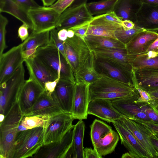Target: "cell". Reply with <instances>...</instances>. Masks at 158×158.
I'll return each mask as SVG.
<instances>
[{"mask_svg": "<svg viewBox=\"0 0 158 158\" xmlns=\"http://www.w3.org/2000/svg\"><path fill=\"white\" fill-rule=\"evenodd\" d=\"M95 56L119 64L127 68L132 70L130 64L129 55L126 49L113 48H98L93 50Z\"/></svg>", "mask_w": 158, "mask_h": 158, "instance_id": "obj_29", "label": "cell"}, {"mask_svg": "<svg viewBox=\"0 0 158 158\" xmlns=\"http://www.w3.org/2000/svg\"><path fill=\"white\" fill-rule=\"evenodd\" d=\"M44 128L38 127L19 132L14 144L12 158L32 157L44 145Z\"/></svg>", "mask_w": 158, "mask_h": 158, "instance_id": "obj_4", "label": "cell"}, {"mask_svg": "<svg viewBox=\"0 0 158 158\" xmlns=\"http://www.w3.org/2000/svg\"><path fill=\"white\" fill-rule=\"evenodd\" d=\"M94 64L96 70L100 74L134 85L132 70L119 64L95 56Z\"/></svg>", "mask_w": 158, "mask_h": 158, "instance_id": "obj_9", "label": "cell"}, {"mask_svg": "<svg viewBox=\"0 0 158 158\" xmlns=\"http://www.w3.org/2000/svg\"><path fill=\"white\" fill-rule=\"evenodd\" d=\"M75 83L60 79L52 94L62 111L72 114Z\"/></svg>", "mask_w": 158, "mask_h": 158, "instance_id": "obj_17", "label": "cell"}, {"mask_svg": "<svg viewBox=\"0 0 158 158\" xmlns=\"http://www.w3.org/2000/svg\"><path fill=\"white\" fill-rule=\"evenodd\" d=\"M35 56L58 76L59 79L76 83L71 67L67 60L54 45L51 42L38 48Z\"/></svg>", "mask_w": 158, "mask_h": 158, "instance_id": "obj_5", "label": "cell"}, {"mask_svg": "<svg viewBox=\"0 0 158 158\" xmlns=\"http://www.w3.org/2000/svg\"><path fill=\"white\" fill-rule=\"evenodd\" d=\"M149 93L153 100V102L152 104H149L158 112V90Z\"/></svg>", "mask_w": 158, "mask_h": 158, "instance_id": "obj_52", "label": "cell"}, {"mask_svg": "<svg viewBox=\"0 0 158 158\" xmlns=\"http://www.w3.org/2000/svg\"><path fill=\"white\" fill-rule=\"evenodd\" d=\"M25 70L23 64L6 81L0 84V114L5 116L17 102L25 80Z\"/></svg>", "mask_w": 158, "mask_h": 158, "instance_id": "obj_6", "label": "cell"}, {"mask_svg": "<svg viewBox=\"0 0 158 158\" xmlns=\"http://www.w3.org/2000/svg\"><path fill=\"white\" fill-rule=\"evenodd\" d=\"M129 56V61L132 68H148L158 69V55L148 52L136 56Z\"/></svg>", "mask_w": 158, "mask_h": 158, "instance_id": "obj_33", "label": "cell"}, {"mask_svg": "<svg viewBox=\"0 0 158 158\" xmlns=\"http://www.w3.org/2000/svg\"><path fill=\"white\" fill-rule=\"evenodd\" d=\"M121 26L120 24L106 19L101 15H97L90 22L86 36H103L116 39L114 32Z\"/></svg>", "mask_w": 158, "mask_h": 158, "instance_id": "obj_24", "label": "cell"}, {"mask_svg": "<svg viewBox=\"0 0 158 158\" xmlns=\"http://www.w3.org/2000/svg\"><path fill=\"white\" fill-rule=\"evenodd\" d=\"M145 30L136 26L132 28L125 30L121 26L114 32L116 39L125 45L138 32Z\"/></svg>", "mask_w": 158, "mask_h": 158, "instance_id": "obj_37", "label": "cell"}, {"mask_svg": "<svg viewBox=\"0 0 158 158\" xmlns=\"http://www.w3.org/2000/svg\"><path fill=\"white\" fill-rule=\"evenodd\" d=\"M28 14L33 25L32 34L56 28L61 14L50 6L29 10Z\"/></svg>", "mask_w": 158, "mask_h": 158, "instance_id": "obj_8", "label": "cell"}, {"mask_svg": "<svg viewBox=\"0 0 158 158\" xmlns=\"http://www.w3.org/2000/svg\"><path fill=\"white\" fill-rule=\"evenodd\" d=\"M118 0H102L86 4V8L92 15H99L113 11Z\"/></svg>", "mask_w": 158, "mask_h": 158, "instance_id": "obj_34", "label": "cell"}, {"mask_svg": "<svg viewBox=\"0 0 158 158\" xmlns=\"http://www.w3.org/2000/svg\"><path fill=\"white\" fill-rule=\"evenodd\" d=\"M74 127L68 131L60 141L44 145L32 157L65 158L72 144Z\"/></svg>", "mask_w": 158, "mask_h": 158, "instance_id": "obj_15", "label": "cell"}, {"mask_svg": "<svg viewBox=\"0 0 158 158\" xmlns=\"http://www.w3.org/2000/svg\"><path fill=\"white\" fill-rule=\"evenodd\" d=\"M72 114L63 111L51 116L47 127L44 128V145L60 141L74 125Z\"/></svg>", "mask_w": 158, "mask_h": 158, "instance_id": "obj_7", "label": "cell"}, {"mask_svg": "<svg viewBox=\"0 0 158 158\" xmlns=\"http://www.w3.org/2000/svg\"><path fill=\"white\" fill-rule=\"evenodd\" d=\"M29 27L27 24L23 23L19 27L18 30V37L23 42L29 36L28 29Z\"/></svg>", "mask_w": 158, "mask_h": 158, "instance_id": "obj_47", "label": "cell"}, {"mask_svg": "<svg viewBox=\"0 0 158 158\" xmlns=\"http://www.w3.org/2000/svg\"><path fill=\"white\" fill-rule=\"evenodd\" d=\"M84 158H102L97 151L94 148H86L84 149Z\"/></svg>", "mask_w": 158, "mask_h": 158, "instance_id": "obj_50", "label": "cell"}, {"mask_svg": "<svg viewBox=\"0 0 158 158\" xmlns=\"http://www.w3.org/2000/svg\"><path fill=\"white\" fill-rule=\"evenodd\" d=\"M44 91V89L32 77L25 80L20 91L17 102L24 115L34 105Z\"/></svg>", "mask_w": 158, "mask_h": 158, "instance_id": "obj_13", "label": "cell"}, {"mask_svg": "<svg viewBox=\"0 0 158 158\" xmlns=\"http://www.w3.org/2000/svg\"><path fill=\"white\" fill-rule=\"evenodd\" d=\"M121 26L124 29L128 30L134 27L135 26V24L131 21L125 20L123 21Z\"/></svg>", "mask_w": 158, "mask_h": 158, "instance_id": "obj_54", "label": "cell"}, {"mask_svg": "<svg viewBox=\"0 0 158 158\" xmlns=\"http://www.w3.org/2000/svg\"><path fill=\"white\" fill-rule=\"evenodd\" d=\"M57 0H42L43 5L45 6H49L54 3Z\"/></svg>", "mask_w": 158, "mask_h": 158, "instance_id": "obj_58", "label": "cell"}, {"mask_svg": "<svg viewBox=\"0 0 158 158\" xmlns=\"http://www.w3.org/2000/svg\"><path fill=\"white\" fill-rule=\"evenodd\" d=\"M74 0H57L54 3L50 6L61 14L71 5Z\"/></svg>", "mask_w": 158, "mask_h": 158, "instance_id": "obj_43", "label": "cell"}, {"mask_svg": "<svg viewBox=\"0 0 158 158\" xmlns=\"http://www.w3.org/2000/svg\"><path fill=\"white\" fill-rule=\"evenodd\" d=\"M147 129L149 132V137L151 143L158 153V135Z\"/></svg>", "mask_w": 158, "mask_h": 158, "instance_id": "obj_51", "label": "cell"}, {"mask_svg": "<svg viewBox=\"0 0 158 158\" xmlns=\"http://www.w3.org/2000/svg\"><path fill=\"white\" fill-rule=\"evenodd\" d=\"M50 41V31L37 34H31L23 47V55L25 60L35 56L37 48L48 44Z\"/></svg>", "mask_w": 158, "mask_h": 158, "instance_id": "obj_28", "label": "cell"}, {"mask_svg": "<svg viewBox=\"0 0 158 158\" xmlns=\"http://www.w3.org/2000/svg\"><path fill=\"white\" fill-rule=\"evenodd\" d=\"M135 87L139 95L138 99L135 101L136 102H145L148 104L153 102V100L149 93L137 85H135Z\"/></svg>", "mask_w": 158, "mask_h": 158, "instance_id": "obj_42", "label": "cell"}, {"mask_svg": "<svg viewBox=\"0 0 158 158\" xmlns=\"http://www.w3.org/2000/svg\"><path fill=\"white\" fill-rule=\"evenodd\" d=\"M18 102L11 108L0 125V158H12L18 128L24 116Z\"/></svg>", "mask_w": 158, "mask_h": 158, "instance_id": "obj_3", "label": "cell"}, {"mask_svg": "<svg viewBox=\"0 0 158 158\" xmlns=\"http://www.w3.org/2000/svg\"><path fill=\"white\" fill-rule=\"evenodd\" d=\"M142 3L158 6V0H140Z\"/></svg>", "mask_w": 158, "mask_h": 158, "instance_id": "obj_57", "label": "cell"}, {"mask_svg": "<svg viewBox=\"0 0 158 158\" xmlns=\"http://www.w3.org/2000/svg\"><path fill=\"white\" fill-rule=\"evenodd\" d=\"M87 1L88 0H74L69 7H74L86 4Z\"/></svg>", "mask_w": 158, "mask_h": 158, "instance_id": "obj_56", "label": "cell"}, {"mask_svg": "<svg viewBox=\"0 0 158 158\" xmlns=\"http://www.w3.org/2000/svg\"><path fill=\"white\" fill-rule=\"evenodd\" d=\"M64 45L66 57L76 82L79 76L90 65L95 56L85 39L75 35L68 38Z\"/></svg>", "mask_w": 158, "mask_h": 158, "instance_id": "obj_1", "label": "cell"}, {"mask_svg": "<svg viewBox=\"0 0 158 158\" xmlns=\"http://www.w3.org/2000/svg\"><path fill=\"white\" fill-rule=\"evenodd\" d=\"M119 138L118 132L112 130L100 138L94 148L102 156L110 154L114 151Z\"/></svg>", "mask_w": 158, "mask_h": 158, "instance_id": "obj_32", "label": "cell"}, {"mask_svg": "<svg viewBox=\"0 0 158 158\" xmlns=\"http://www.w3.org/2000/svg\"><path fill=\"white\" fill-rule=\"evenodd\" d=\"M112 130V128L104 122L95 119L90 125V136L94 147L100 138Z\"/></svg>", "mask_w": 158, "mask_h": 158, "instance_id": "obj_35", "label": "cell"}, {"mask_svg": "<svg viewBox=\"0 0 158 158\" xmlns=\"http://www.w3.org/2000/svg\"><path fill=\"white\" fill-rule=\"evenodd\" d=\"M158 37L156 32L143 30L138 32L126 44L127 54L136 56L146 53Z\"/></svg>", "mask_w": 158, "mask_h": 158, "instance_id": "obj_20", "label": "cell"}, {"mask_svg": "<svg viewBox=\"0 0 158 158\" xmlns=\"http://www.w3.org/2000/svg\"><path fill=\"white\" fill-rule=\"evenodd\" d=\"M88 11L86 4L74 7H69L60 14L56 28L58 31L68 29L91 21L93 18Z\"/></svg>", "mask_w": 158, "mask_h": 158, "instance_id": "obj_11", "label": "cell"}, {"mask_svg": "<svg viewBox=\"0 0 158 158\" xmlns=\"http://www.w3.org/2000/svg\"><path fill=\"white\" fill-rule=\"evenodd\" d=\"M25 10H29L39 7L41 6L34 0H14Z\"/></svg>", "mask_w": 158, "mask_h": 158, "instance_id": "obj_46", "label": "cell"}, {"mask_svg": "<svg viewBox=\"0 0 158 158\" xmlns=\"http://www.w3.org/2000/svg\"><path fill=\"white\" fill-rule=\"evenodd\" d=\"M90 22L72 27L69 29L72 30L75 35L85 39Z\"/></svg>", "mask_w": 158, "mask_h": 158, "instance_id": "obj_44", "label": "cell"}, {"mask_svg": "<svg viewBox=\"0 0 158 158\" xmlns=\"http://www.w3.org/2000/svg\"><path fill=\"white\" fill-rule=\"evenodd\" d=\"M137 103L151 122L158 123V112L150 104L145 102Z\"/></svg>", "mask_w": 158, "mask_h": 158, "instance_id": "obj_40", "label": "cell"}, {"mask_svg": "<svg viewBox=\"0 0 158 158\" xmlns=\"http://www.w3.org/2000/svg\"><path fill=\"white\" fill-rule=\"evenodd\" d=\"M112 123L119 135L121 144L135 158H151L138 140L120 121Z\"/></svg>", "mask_w": 158, "mask_h": 158, "instance_id": "obj_12", "label": "cell"}, {"mask_svg": "<svg viewBox=\"0 0 158 158\" xmlns=\"http://www.w3.org/2000/svg\"><path fill=\"white\" fill-rule=\"evenodd\" d=\"M88 114L108 123L116 122L124 117L114 107L110 100L106 99H96L90 101Z\"/></svg>", "mask_w": 158, "mask_h": 158, "instance_id": "obj_18", "label": "cell"}, {"mask_svg": "<svg viewBox=\"0 0 158 158\" xmlns=\"http://www.w3.org/2000/svg\"><path fill=\"white\" fill-rule=\"evenodd\" d=\"M51 116L49 115L24 116L21 124L27 129L38 127L45 128L48 126Z\"/></svg>", "mask_w": 158, "mask_h": 158, "instance_id": "obj_36", "label": "cell"}, {"mask_svg": "<svg viewBox=\"0 0 158 158\" xmlns=\"http://www.w3.org/2000/svg\"><path fill=\"white\" fill-rule=\"evenodd\" d=\"M148 52H152L156 53L158 52V37L151 45L146 53Z\"/></svg>", "mask_w": 158, "mask_h": 158, "instance_id": "obj_55", "label": "cell"}, {"mask_svg": "<svg viewBox=\"0 0 158 158\" xmlns=\"http://www.w3.org/2000/svg\"><path fill=\"white\" fill-rule=\"evenodd\" d=\"M67 30L68 38H71L73 37L75 35L74 31L70 29H68Z\"/></svg>", "mask_w": 158, "mask_h": 158, "instance_id": "obj_60", "label": "cell"}, {"mask_svg": "<svg viewBox=\"0 0 158 158\" xmlns=\"http://www.w3.org/2000/svg\"><path fill=\"white\" fill-rule=\"evenodd\" d=\"M120 121L135 136L150 155L151 158H158V153L149 137L148 130L142 124L126 117Z\"/></svg>", "mask_w": 158, "mask_h": 158, "instance_id": "obj_22", "label": "cell"}, {"mask_svg": "<svg viewBox=\"0 0 158 158\" xmlns=\"http://www.w3.org/2000/svg\"><path fill=\"white\" fill-rule=\"evenodd\" d=\"M58 78L55 81H50L46 82L44 85V90L48 95L52 96L54 92L56 85L59 80Z\"/></svg>", "mask_w": 158, "mask_h": 158, "instance_id": "obj_49", "label": "cell"}, {"mask_svg": "<svg viewBox=\"0 0 158 158\" xmlns=\"http://www.w3.org/2000/svg\"><path fill=\"white\" fill-rule=\"evenodd\" d=\"M85 39L90 48L126 49V45L117 39L106 36L86 35Z\"/></svg>", "mask_w": 158, "mask_h": 158, "instance_id": "obj_31", "label": "cell"}, {"mask_svg": "<svg viewBox=\"0 0 158 158\" xmlns=\"http://www.w3.org/2000/svg\"><path fill=\"white\" fill-rule=\"evenodd\" d=\"M62 111L52 96L44 91L33 107L24 116H52Z\"/></svg>", "mask_w": 158, "mask_h": 158, "instance_id": "obj_25", "label": "cell"}, {"mask_svg": "<svg viewBox=\"0 0 158 158\" xmlns=\"http://www.w3.org/2000/svg\"><path fill=\"white\" fill-rule=\"evenodd\" d=\"M58 31L56 28L53 29L50 31V42L54 45L68 62L65 53L64 42L59 39L58 36Z\"/></svg>", "mask_w": 158, "mask_h": 158, "instance_id": "obj_41", "label": "cell"}, {"mask_svg": "<svg viewBox=\"0 0 158 158\" xmlns=\"http://www.w3.org/2000/svg\"><path fill=\"white\" fill-rule=\"evenodd\" d=\"M24 61L29 71V76L33 78L44 90V85L46 82L55 81L58 78L55 73L35 56L25 60Z\"/></svg>", "mask_w": 158, "mask_h": 158, "instance_id": "obj_19", "label": "cell"}, {"mask_svg": "<svg viewBox=\"0 0 158 158\" xmlns=\"http://www.w3.org/2000/svg\"><path fill=\"white\" fill-rule=\"evenodd\" d=\"M122 158H135V157L132 155L129 152H126L123 154L121 157Z\"/></svg>", "mask_w": 158, "mask_h": 158, "instance_id": "obj_59", "label": "cell"}, {"mask_svg": "<svg viewBox=\"0 0 158 158\" xmlns=\"http://www.w3.org/2000/svg\"><path fill=\"white\" fill-rule=\"evenodd\" d=\"M68 30L63 29L59 30L58 32V36L59 39L61 40L64 42L68 38Z\"/></svg>", "mask_w": 158, "mask_h": 158, "instance_id": "obj_53", "label": "cell"}, {"mask_svg": "<svg viewBox=\"0 0 158 158\" xmlns=\"http://www.w3.org/2000/svg\"><path fill=\"white\" fill-rule=\"evenodd\" d=\"M94 61V58L89 66L79 76L76 82L82 81L90 84L101 77V75L98 73L95 69Z\"/></svg>", "mask_w": 158, "mask_h": 158, "instance_id": "obj_38", "label": "cell"}, {"mask_svg": "<svg viewBox=\"0 0 158 158\" xmlns=\"http://www.w3.org/2000/svg\"><path fill=\"white\" fill-rule=\"evenodd\" d=\"M85 124L82 120L74 125L72 143L65 158H84L83 139Z\"/></svg>", "mask_w": 158, "mask_h": 158, "instance_id": "obj_26", "label": "cell"}, {"mask_svg": "<svg viewBox=\"0 0 158 158\" xmlns=\"http://www.w3.org/2000/svg\"><path fill=\"white\" fill-rule=\"evenodd\" d=\"M139 97V94L136 89L133 94L130 96L111 101L114 107L124 117L131 119L136 118L151 121L135 102Z\"/></svg>", "mask_w": 158, "mask_h": 158, "instance_id": "obj_14", "label": "cell"}, {"mask_svg": "<svg viewBox=\"0 0 158 158\" xmlns=\"http://www.w3.org/2000/svg\"><path fill=\"white\" fill-rule=\"evenodd\" d=\"M157 55H158V52L156 53H155Z\"/></svg>", "mask_w": 158, "mask_h": 158, "instance_id": "obj_61", "label": "cell"}, {"mask_svg": "<svg viewBox=\"0 0 158 158\" xmlns=\"http://www.w3.org/2000/svg\"><path fill=\"white\" fill-rule=\"evenodd\" d=\"M131 120L140 123L149 130L158 135V123L136 118H133Z\"/></svg>", "mask_w": 158, "mask_h": 158, "instance_id": "obj_45", "label": "cell"}, {"mask_svg": "<svg viewBox=\"0 0 158 158\" xmlns=\"http://www.w3.org/2000/svg\"><path fill=\"white\" fill-rule=\"evenodd\" d=\"M8 20L2 14L0 15V56L3 53L4 50L7 47L6 42V27Z\"/></svg>", "mask_w": 158, "mask_h": 158, "instance_id": "obj_39", "label": "cell"}, {"mask_svg": "<svg viewBox=\"0 0 158 158\" xmlns=\"http://www.w3.org/2000/svg\"><path fill=\"white\" fill-rule=\"evenodd\" d=\"M142 4L140 0H118L113 11L123 21L128 20L135 23Z\"/></svg>", "mask_w": 158, "mask_h": 158, "instance_id": "obj_27", "label": "cell"}, {"mask_svg": "<svg viewBox=\"0 0 158 158\" xmlns=\"http://www.w3.org/2000/svg\"><path fill=\"white\" fill-rule=\"evenodd\" d=\"M27 39L14 46L0 56V84L6 81L23 64V47Z\"/></svg>", "mask_w": 158, "mask_h": 158, "instance_id": "obj_10", "label": "cell"}, {"mask_svg": "<svg viewBox=\"0 0 158 158\" xmlns=\"http://www.w3.org/2000/svg\"><path fill=\"white\" fill-rule=\"evenodd\" d=\"M135 24L145 30L158 31V6L142 3Z\"/></svg>", "mask_w": 158, "mask_h": 158, "instance_id": "obj_23", "label": "cell"}, {"mask_svg": "<svg viewBox=\"0 0 158 158\" xmlns=\"http://www.w3.org/2000/svg\"><path fill=\"white\" fill-rule=\"evenodd\" d=\"M134 85L149 93L158 90V69L132 68Z\"/></svg>", "mask_w": 158, "mask_h": 158, "instance_id": "obj_21", "label": "cell"}, {"mask_svg": "<svg viewBox=\"0 0 158 158\" xmlns=\"http://www.w3.org/2000/svg\"><path fill=\"white\" fill-rule=\"evenodd\" d=\"M136 90L134 85L101 75L100 78L89 85V101L121 98L132 95Z\"/></svg>", "mask_w": 158, "mask_h": 158, "instance_id": "obj_2", "label": "cell"}, {"mask_svg": "<svg viewBox=\"0 0 158 158\" xmlns=\"http://www.w3.org/2000/svg\"><path fill=\"white\" fill-rule=\"evenodd\" d=\"M101 15L103 18L107 20L121 25L122 24L123 20L117 15L113 11Z\"/></svg>", "mask_w": 158, "mask_h": 158, "instance_id": "obj_48", "label": "cell"}, {"mask_svg": "<svg viewBox=\"0 0 158 158\" xmlns=\"http://www.w3.org/2000/svg\"><path fill=\"white\" fill-rule=\"evenodd\" d=\"M0 12L12 15L23 23L28 25L30 29L33 30V25L29 16L28 11L14 0H0Z\"/></svg>", "mask_w": 158, "mask_h": 158, "instance_id": "obj_30", "label": "cell"}, {"mask_svg": "<svg viewBox=\"0 0 158 158\" xmlns=\"http://www.w3.org/2000/svg\"><path fill=\"white\" fill-rule=\"evenodd\" d=\"M82 81L76 82L72 114L75 119L83 120L87 118L89 102V85Z\"/></svg>", "mask_w": 158, "mask_h": 158, "instance_id": "obj_16", "label": "cell"}]
</instances>
